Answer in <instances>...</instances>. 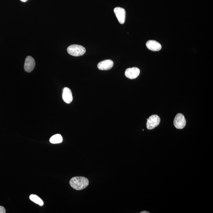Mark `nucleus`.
<instances>
[{"mask_svg": "<svg viewBox=\"0 0 213 213\" xmlns=\"http://www.w3.org/2000/svg\"><path fill=\"white\" fill-rule=\"evenodd\" d=\"M70 184L74 190H81L88 186L89 181L85 177H75L71 179Z\"/></svg>", "mask_w": 213, "mask_h": 213, "instance_id": "nucleus-1", "label": "nucleus"}, {"mask_svg": "<svg viewBox=\"0 0 213 213\" xmlns=\"http://www.w3.org/2000/svg\"><path fill=\"white\" fill-rule=\"evenodd\" d=\"M68 53L73 56L79 57L83 55L86 52V49L84 47L80 45H70L67 48Z\"/></svg>", "mask_w": 213, "mask_h": 213, "instance_id": "nucleus-2", "label": "nucleus"}, {"mask_svg": "<svg viewBox=\"0 0 213 213\" xmlns=\"http://www.w3.org/2000/svg\"><path fill=\"white\" fill-rule=\"evenodd\" d=\"M147 127L148 130H152L158 126L160 122V118L158 115L151 116L147 119Z\"/></svg>", "mask_w": 213, "mask_h": 213, "instance_id": "nucleus-3", "label": "nucleus"}, {"mask_svg": "<svg viewBox=\"0 0 213 213\" xmlns=\"http://www.w3.org/2000/svg\"><path fill=\"white\" fill-rule=\"evenodd\" d=\"M186 120L183 115L178 113L176 116L174 120V125L175 128L178 129H182L186 125Z\"/></svg>", "mask_w": 213, "mask_h": 213, "instance_id": "nucleus-4", "label": "nucleus"}, {"mask_svg": "<svg viewBox=\"0 0 213 213\" xmlns=\"http://www.w3.org/2000/svg\"><path fill=\"white\" fill-rule=\"evenodd\" d=\"M114 11L120 23L124 24L126 19L125 10L121 7H116L114 9Z\"/></svg>", "mask_w": 213, "mask_h": 213, "instance_id": "nucleus-5", "label": "nucleus"}, {"mask_svg": "<svg viewBox=\"0 0 213 213\" xmlns=\"http://www.w3.org/2000/svg\"><path fill=\"white\" fill-rule=\"evenodd\" d=\"M140 73V70L136 67L129 68L125 71V75L130 79H135L138 78Z\"/></svg>", "mask_w": 213, "mask_h": 213, "instance_id": "nucleus-6", "label": "nucleus"}, {"mask_svg": "<svg viewBox=\"0 0 213 213\" xmlns=\"http://www.w3.org/2000/svg\"><path fill=\"white\" fill-rule=\"evenodd\" d=\"M35 62L34 58L31 56L27 57L26 58L24 69L26 72H31L35 68Z\"/></svg>", "mask_w": 213, "mask_h": 213, "instance_id": "nucleus-7", "label": "nucleus"}, {"mask_svg": "<svg viewBox=\"0 0 213 213\" xmlns=\"http://www.w3.org/2000/svg\"><path fill=\"white\" fill-rule=\"evenodd\" d=\"M113 62L111 60H105L99 63L98 69L101 70H108L111 69L113 66Z\"/></svg>", "mask_w": 213, "mask_h": 213, "instance_id": "nucleus-8", "label": "nucleus"}, {"mask_svg": "<svg viewBox=\"0 0 213 213\" xmlns=\"http://www.w3.org/2000/svg\"><path fill=\"white\" fill-rule=\"evenodd\" d=\"M146 46L148 49L153 51H159L162 48L161 44L153 40H150L147 41Z\"/></svg>", "mask_w": 213, "mask_h": 213, "instance_id": "nucleus-9", "label": "nucleus"}, {"mask_svg": "<svg viewBox=\"0 0 213 213\" xmlns=\"http://www.w3.org/2000/svg\"><path fill=\"white\" fill-rule=\"evenodd\" d=\"M62 98L64 102L67 104L71 103L73 100L72 92L70 88L65 87L63 90Z\"/></svg>", "mask_w": 213, "mask_h": 213, "instance_id": "nucleus-10", "label": "nucleus"}, {"mask_svg": "<svg viewBox=\"0 0 213 213\" xmlns=\"http://www.w3.org/2000/svg\"><path fill=\"white\" fill-rule=\"evenodd\" d=\"M50 142L53 144H58L62 143L63 141L62 136L60 134H56L51 137Z\"/></svg>", "mask_w": 213, "mask_h": 213, "instance_id": "nucleus-11", "label": "nucleus"}, {"mask_svg": "<svg viewBox=\"0 0 213 213\" xmlns=\"http://www.w3.org/2000/svg\"><path fill=\"white\" fill-rule=\"evenodd\" d=\"M29 198L31 201L33 202L36 204H38L41 206L44 205V202L42 200L38 197V196L32 194L30 196Z\"/></svg>", "mask_w": 213, "mask_h": 213, "instance_id": "nucleus-12", "label": "nucleus"}, {"mask_svg": "<svg viewBox=\"0 0 213 213\" xmlns=\"http://www.w3.org/2000/svg\"><path fill=\"white\" fill-rule=\"evenodd\" d=\"M6 210L4 207L0 206V213H5Z\"/></svg>", "mask_w": 213, "mask_h": 213, "instance_id": "nucleus-13", "label": "nucleus"}, {"mask_svg": "<svg viewBox=\"0 0 213 213\" xmlns=\"http://www.w3.org/2000/svg\"><path fill=\"white\" fill-rule=\"evenodd\" d=\"M140 213H149V211H141Z\"/></svg>", "mask_w": 213, "mask_h": 213, "instance_id": "nucleus-14", "label": "nucleus"}, {"mask_svg": "<svg viewBox=\"0 0 213 213\" xmlns=\"http://www.w3.org/2000/svg\"><path fill=\"white\" fill-rule=\"evenodd\" d=\"M21 1H22V2H26V1H28V0H20Z\"/></svg>", "mask_w": 213, "mask_h": 213, "instance_id": "nucleus-15", "label": "nucleus"}]
</instances>
